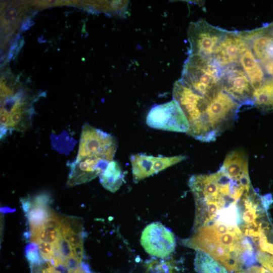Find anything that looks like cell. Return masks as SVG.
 I'll return each instance as SVG.
<instances>
[{
  "instance_id": "d6986e66",
  "label": "cell",
  "mask_w": 273,
  "mask_h": 273,
  "mask_svg": "<svg viewBox=\"0 0 273 273\" xmlns=\"http://www.w3.org/2000/svg\"><path fill=\"white\" fill-rule=\"evenodd\" d=\"M254 106L263 112H273V79L266 80L254 94Z\"/></svg>"
},
{
  "instance_id": "9c48e42d",
  "label": "cell",
  "mask_w": 273,
  "mask_h": 273,
  "mask_svg": "<svg viewBox=\"0 0 273 273\" xmlns=\"http://www.w3.org/2000/svg\"><path fill=\"white\" fill-rule=\"evenodd\" d=\"M186 158L185 155L155 157L144 154H133L130 157L133 180L136 183Z\"/></svg>"
},
{
  "instance_id": "277c9868",
  "label": "cell",
  "mask_w": 273,
  "mask_h": 273,
  "mask_svg": "<svg viewBox=\"0 0 273 273\" xmlns=\"http://www.w3.org/2000/svg\"><path fill=\"white\" fill-rule=\"evenodd\" d=\"M117 148V141L113 135L88 123L82 127L77 159L96 157L111 162Z\"/></svg>"
},
{
  "instance_id": "44dd1931",
  "label": "cell",
  "mask_w": 273,
  "mask_h": 273,
  "mask_svg": "<svg viewBox=\"0 0 273 273\" xmlns=\"http://www.w3.org/2000/svg\"><path fill=\"white\" fill-rule=\"evenodd\" d=\"M36 244L38 246L41 258L44 261H50L52 263L55 259L56 247L51 244L44 242H38Z\"/></svg>"
},
{
  "instance_id": "e0dca14e",
  "label": "cell",
  "mask_w": 273,
  "mask_h": 273,
  "mask_svg": "<svg viewBox=\"0 0 273 273\" xmlns=\"http://www.w3.org/2000/svg\"><path fill=\"white\" fill-rule=\"evenodd\" d=\"M99 176L100 183L103 187L111 192L114 193L122 185L124 173L119 163L113 160L109 163L106 168Z\"/></svg>"
},
{
  "instance_id": "7402d4cb",
  "label": "cell",
  "mask_w": 273,
  "mask_h": 273,
  "mask_svg": "<svg viewBox=\"0 0 273 273\" xmlns=\"http://www.w3.org/2000/svg\"><path fill=\"white\" fill-rule=\"evenodd\" d=\"M38 251V246L35 243H31L26 246V256L30 264H39L43 261Z\"/></svg>"
},
{
  "instance_id": "4fadbf2b",
  "label": "cell",
  "mask_w": 273,
  "mask_h": 273,
  "mask_svg": "<svg viewBox=\"0 0 273 273\" xmlns=\"http://www.w3.org/2000/svg\"><path fill=\"white\" fill-rule=\"evenodd\" d=\"M51 201L46 194L22 199V207L26 213L30 231L41 226L51 215L53 210L49 206Z\"/></svg>"
},
{
  "instance_id": "ba28073f",
  "label": "cell",
  "mask_w": 273,
  "mask_h": 273,
  "mask_svg": "<svg viewBox=\"0 0 273 273\" xmlns=\"http://www.w3.org/2000/svg\"><path fill=\"white\" fill-rule=\"evenodd\" d=\"M141 244L147 253L160 258L168 257L176 245L173 234L158 222H152L145 228Z\"/></svg>"
},
{
  "instance_id": "9a60e30c",
  "label": "cell",
  "mask_w": 273,
  "mask_h": 273,
  "mask_svg": "<svg viewBox=\"0 0 273 273\" xmlns=\"http://www.w3.org/2000/svg\"><path fill=\"white\" fill-rule=\"evenodd\" d=\"M62 216L53 211L48 220L41 226L29 233L31 243L36 244L44 242L52 244L55 247L61 235Z\"/></svg>"
},
{
  "instance_id": "3957f363",
  "label": "cell",
  "mask_w": 273,
  "mask_h": 273,
  "mask_svg": "<svg viewBox=\"0 0 273 273\" xmlns=\"http://www.w3.org/2000/svg\"><path fill=\"white\" fill-rule=\"evenodd\" d=\"M220 70L213 61L200 55L189 54L178 80L196 93L208 94L222 88Z\"/></svg>"
},
{
  "instance_id": "484cf974",
  "label": "cell",
  "mask_w": 273,
  "mask_h": 273,
  "mask_svg": "<svg viewBox=\"0 0 273 273\" xmlns=\"http://www.w3.org/2000/svg\"><path fill=\"white\" fill-rule=\"evenodd\" d=\"M235 273H271L264 267L261 266H251L246 269Z\"/></svg>"
},
{
  "instance_id": "cb8c5ba5",
  "label": "cell",
  "mask_w": 273,
  "mask_h": 273,
  "mask_svg": "<svg viewBox=\"0 0 273 273\" xmlns=\"http://www.w3.org/2000/svg\"><path fill=\"white\" fill-rule=\"evenodd\" d=\"M257 260L266 269L273 273V255L257 252Z\"/></svg>"
},
{
  "instance_id": "52a82bcc",
  "label": "cell",
  "mask_w": 273,
  "mask_h": 273,
  "mask_svg": "<svg viewBox=\"0 0 273 273\" xmlns=\"http://www.w3.org/2000/svg\"><path fill=\"white\" fill-rule=\"evenodd\" d=\"M223 90L241 106H254V89L241 65L237 62L221 69Z\"/></svg>"
},
{
  "instance_id": "8992f818",
  "label": "cell",
  "mask_w": 273,
  "mask_h": 273,
  "mask_svg": "<svg viewBox=\"0 0 273 273\" xmlns=\"http://www.w3.org/2000/svg\"><path fill=\"white\" fill-rule=\"evenodd\" d=\"M146 123L157 129L186 133L190 126L184 112L174 100L153 106L147 116Z\"/></svg>"
},
{
  "instance_id": "7c38bea8",
  "label": "cell",
  "mask_w": 273,
  "mask_h": 273,
  "mask_svg": "<svg viewBox=\"0 0 273 273\" xmlns=\"http://www.w3.org/2000/svg\"><path fill=\"white\" fill-rule=\"evenodd\" d=\"M110 162L101 158L84 157L70 164V171L66 185L73 187L88 182L102 172Z\"/></svg>"
},
{
  "instance_id": "5b68a950",
  "label": "cell",
  "mask_w": 273,
  "mask_h": 273,
  "mask_svg": "<svg viewBox=\"0 0 273 273\" xmlns=\"http://www.w3.org/2000/svg\"><path fill=\"white\" fill-rule=\"evenodd\" d=\"M226 31L209 24L203 19L191 22L188 30L190 44L189 54L200 55L212 60Z\"/></svg>"
},
{
  "instance_id": "ffe728a7",
  "label": "cell",
  "mask_w": 273,
  "mask_h": 273,
  "mask_svg": "<svg viewBox=\"0 0 273 273\" xmlns=\"http://www.w3.org/2000/svg\"><path fill=\"white\" fill-rule=\"evenodd\" d=\"M146 267L150 273H173V265L168 260L153 259L146 263Z\"/></svg>"
},
{
  "instance_id": "603a6c76",
  "label": "cell",
  "mask_w": 273,
  "mask_h": 273,
  "mask_svg": "<svg viewBox=\"0 0 273 273\" xmlns=\"http://www.w3.org/2000/svg\"><path fill=\"white\" fill-rule=\"evenodd\" d=\"M30 265L31 273H61L56 270L50 261H42L39 264Z\"/></svg>"
},
{
  "instance_id": "8fae6325",
  "label": "cell",
  "mask_w": 273,
  "mask_h": 273,
  "mask_svg": "<svg viewBox=\"0 0 273 273\" xmlns=\"http://www.w3.org/2000/svg\"><path fill=\"white\" fill-rule=\"evenodd\" d=\"M247 48L244 31L227 30L212 58L220 68L237 62Z\"/></svg>"
},
{
  "instance_id": "5bb4252c",
  "label": "cell",
  "mask_w": 273,
  "mask_h": 273,
  "mask_svg": "<svg viewBox=\"0 0 273 273\" xmlns=\"http://www.w3.org/2000/svg\"><path fill=\"white\" fill-rule=\"evenodd\" d=\"M61 233L69 242L75 256L82 261L84 232L80 219L77 217L62 216Z\"/></svg>"
},
{
  "instance_id": "ac0fdd59",
  "label": "cell",
  "mask_w": 273,
  "mask_h": 273,
  "mask_svg": "<svg viewBox=\"0 0 273 273\" xmlns=\"http://www.w3.org/2000/svg\"><path fill=\"white\" fill-rule=\"evenodd\" d=\"M195 268L198 273H228L226 268L207 253L197 251Z\"/></svg>"
},
{
  "instance_id": "30bf717a",
  "label": "cell",
  "mask_w": 273,
  "mask_h": 273,
  "mask_svg": "<svg viewBox=\"0 0 273 273\" xmlns=\"http://www.w3.org/2000/svg\"><path fill=\"white\" fill-rule=\"evenodd\" d=\"M244 33L248 48L261 67L273 62V22Z\"/></svg>"
},
{
  "instance_id": "6da1fadb",
  "label": "cell",
  "mask_w": 273,
  "mask_h": 273,
  "mask_svg": "<svg viewBox=\"0 0 273 273\" xmlns=\"http://www.w3.org/2000/svg\"><path fill=\"white\" fill-rule=\"evenodd\" d=\"M181 242L185 246L207 253L229 272L242 270L257 261L252 243L238 225L218 220L197 229Z\"/></svg>"
},
{
  "instance_id": "d4e9b609",
  "label": "cell",
  "mask_w": 273,
  "mask_h": 273,
  "mask_svg": "<svg viewBox=\"0 0 273 273\" xmlns=\"http://www.w3.org/2000/svg\"><path fill=\"white\" fill-rule=\"evenodd\" d=\"M18 16V12L15 8L7 9L3 14L1 17V22L3 25H6L11 23L14 22Z\"/></svg>"
},
{
  "instance_id": "2e32d148",
  "label": "cell",
  "mask_w": 273,
  "mask_h": 273,
  "mask_svg": "<svg viewBox=\"0 0 273 273\" xmlns=\"http://www.w3.org/2000/svg\"><path fill=\"white\" fill-rule=\"evenodd\" d=\"M238 62L248 78L255 93L264 82L265 77L262 68L254 58L248 44Z\"/></svg>"
},
{
  "instance_id": "7a4b0ae2",
  "label": "cell",
  "mask_w": 273,
  "mask_h": 273,
  "mask_svg": "<svg viewBox=\"0 0 273 273\" xmlns=\"http://www.w3.org/2000/svg\"><path fill=\"white\" fill-rule=\"evenodd\" d=\"M189 186L195 203V230L215 221L223 209L236 204L251 188L221 167L214 173L192 175Z\"/></svg>"
}]
</instances>
